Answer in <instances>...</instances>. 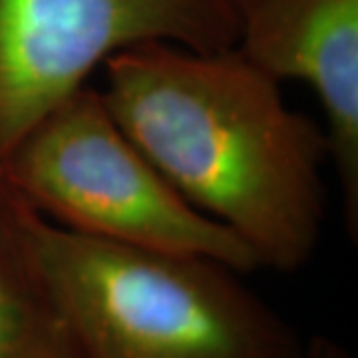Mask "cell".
Wrapping results in <instances>:
<instances>
[{
    "mask_svg": "<svg viewBox=\"0 0 358 358\" xmlns=\"http://www.w3.org/2000/svg\"><path fill=\"white\" fill-rule=\"evenodd\" d=\"M303 358H352L345 346L334 343L327 336H315L310 343L305 345Z\"/></svg>",
    "mask_w": 358,
    "mask_h": 358,
    "instance_id": "52a82bcc",
    "label": "cell"
},
{
    "mask_svg": "<svg viewBox=\"0 0 358 358\" xmlns=\"http://www.w3.org/2000/svg\"><path fill=\"white\" fill-rule=\"evenodd\" d=\"M235 48L273 80H299L319 98L346 231L357 241L358 0H239Z\"/></svg>",
    "mask_w": 358,
    "mask_h": 358,
    "instance_id": "5b68a950",
    "label": "cell"
},
{
    "mask_svg": "<svg viewBox=\"0 0 358 358\" xmlns=\"http://www.w3.org/2000/svg\"><path fill=\"white\" fill-rule=\"evenodd\" d=\"M239 0H0V176L44 115L115 52L233 48Z\"/></svg>",
    "mask_w": 358,
    "mask_h": 358,
    "instance_id": "277c9868",
    "label": "cell"
},
{
    "mask_svg": "<svg viewBox=\"0 0 358 358\" xmlns=\"http://www.w3.org/2000/svg\"><path fill=\"white\" fill-rule=\"evenodd\" d=\"M117 126L193 207L219 221L259 268L294 271L324 221V131L291 110L279 82L235 46L143 42L103 62Z\"/></svg>",
    "mask_w": 358,
    "mask_h": 358,
    "instance_id": "6da1fadb",
    "label": "cell"
},
{
    "mask_svg": "<svg viewBox=\"0 0 358 358\" xmlns=\"http://www.w3.org/2000/svg\"><path fill=\"white\" fill-rule=\"evenodd\" d=\"M26 251L80 358H303L289 324L213 259L68 231L20 199Z\"/></svg>",
    "mask_w": 358,
    "mask_h": 358,
    "instance_id": "7a4b0ae2",
    "label": "cell"
},
{
    "mask_svg": "<svg viewBox=\"0 0 358 358\" xmlns=\"http://www.w3.org/2000/svg\"><path fill=\"white\" fill-rule=\"evenodd\" d=\"M0 358H80L32 265L20 197L0 176Z\"/></svg>",
    "mask_w": 358,
    "mask_h": 358,
    "instance_id": "8992f818",
    "label": "cell"
},
{
    "mask_svg": "<svg viewBox=\"0 0 358 358\" xmlns=\"http://www.w3.org/2000/svg\"><path fill=\"white\" fill-rule=\"evenodd\" d=\"M2 178L26 205L80 235L259 268L249 247L193 207L117 126L100 90L82 86L16 145Z\"/></svg>",
    "mask_w": 358,
    "mask_h": 358,
    "instance_id": "3957f363",
    "label": "cell"
}]
</instances>
